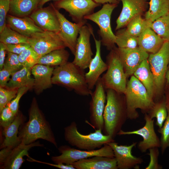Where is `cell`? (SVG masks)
<instances>
[{
	"mask_svg": "<svg viewBox=\"0 0 169 169\" xmlns=\"http://www.w3.org/2000/svg\"><path fill=\"white\" fill-rule=\"evenodd\" d=\"M29 120L20 126L18 137L20 143L30 144L39 139L47 141L58 147L50 125L39 108L34 98L28 111Z\"/></svg>",
	"mask_w": 169,
	"mask_h": 169,
	"instance_id": "obj_1",
	"label": "cell"
},
{
	"mask_svg": "<svg viewBox=\"0 0 169 169\" xmlns=\"http://www.w3.org/2000/svg\"><path fill=\"white\" fill-rule=\"evenodd\" d=\"M106 90V103L103 113L104 134L113 139L128 119L125 98L123 94L111 89Z\"/></svg>",
	"mask_w": 169,
	"mask_h": 169,
	"instance_id": "obj_2",
	"label": "cell"
},
{
	"mask_svg": "<svg viewBox=\"0 0 169 169\" xmlns=\"http://www.w3.org/2000/svg\"><path fill=\"white\" fill-rule=\"evenodd\" d=\"M84 70L72 62H67L55 67L51 80L52 84L60 85L74 90L81 96L90 95L92 92L86 83Z\"/></svg>",
	"mask_w": 169,
	"mask_h": 169,
	"instance_id": "obj_3",
	"label": "cell"
},
{
	"mask_svg": "<svg viewBox=\"0 0 169 169\" xmlns=\"http://www.w3.org/2000/svg\"><path fill=\"white\" fill-rule=\"evenodd\" d=\"M124 95L128 118L131 120H135L138 118L137 109H140L143 113L147 114L155 103L144 86L133 75L127 82Z\"/></svg>",
	"mask_w": 169,
	"mask_h": 169,
	"instance_id": "obj_4",
	"label": "cell"
},
{
	"mask_svg": "<svg viewBox=\"0 0 169 169\" xmlns=\"http://www.w3.org/2000/svg\"><path fill=\"white\" fill-rule=\"evenodd\" d=\"M102 131L100 129H96L93 132L84 135L78 131L76 123L73 121L64 128V137L66 141L72 146L80 149L93 150L115 141L110 136L103 134Z\"/></svg>",
	"mask_w": 169,
	"mask_h": 169,
	"instance_id": "obj_5",
	"label": "cell"
},
{
	"mask_svg": "<svg viewBox=\"0 0 169 169\" xmlns=\"http://www.w3.org/2000/svg\"><path fill=\"white\" fill-rule=\"evenodd\" d=\"M106 63L107 65V71L101 77L105 88L112 89L124 94L127 84V77L117 48L115 47L111 50L107 56Z\"/></svg>",
	"mask_w": 169,
	"mask_h": 169,
	"instance_id": "obj_6",
	"label": "cell"
},
{
	"mask_svg": "<svg viewBox=\"0 0 169 169\" xmlns=\"http://www.w3.org/2000/svg\"><path fill=\"white\" fill-rule=\"evenodd\" d=\"M117 4L106 3L101 8L95 13L85 16L84 19L90 20L96 23L99 27L98 33L100 37L101 44L108 50L115 47L116 36L113 33L110 25L112 13Z\"/></svg>",
	"mask_w": 169,
	"mask_h": 169,
	"instance_id": "obj_7",
	"label": "cell"
},
{
	"mask_svg": "<svg viewBox=\"0 0 169 169\" xmlns=\"http://www.w3.org/2000/svg\"><path fill=\"white\" fill-rule=\"evenodd\" d=\"M58 150L61 155L51 157L52 161L55 164H70L81 159L95 156L114 157L112 149L107 144L99 149L90 151L81 150L66 145L60 146Z\"/></svg>",
	"mask_w": 169,
	"mask_h": 169,
	"instance_id": "obj_8",
	"label": "cell"
},
{
	"mask_svg": "<svg viewBox=\"0 0 169 169\" xmlns=\"http://www.w3.org/2000/svg\"><path fill=\"white\" fill-rule=\"evenodd\" d=\"M155 82V95L161 93L165 82V75L169 64V41H165L159 50L151 54L147 59Z\"/></svg>",
	"mask_w": 169,
	"mask_h": 169,
	"instance_id": "obj_9",
	"label": "cell"
},
{
	"mask_svg": "<svg viewBox=\"0 0 169 169\" xmlns=\"http://www.w3.org/2000/svg\"><path fill=\"white\" fill-rule=\"evenodd\" d=\"M28 42L40 57L54 50L66 47L57 33L48 31L33 34L28 38Z\"/></svg>",
	"mask_w": 169,
	"mask_h": 169,
	"instance_id": "obj_10",
	"label": "cell"
},
{
	"mask_svg": "<svg viewBox=\"0 0 169 169\" xmlns=\"http://www.w3.org/2000/svg\"><path fill=\"white\" fill-rule=\"evenodd\" d=\"M105 90L100 77L96 84L95 90L90 95V124L95 129L102 131L104 127L103 113L106 101Z\"/></svg>",
	"mask_w": 169,
	"mask_h": 169,
	"instance_id": "obj_11",
	"label": "cell"
},
{
	"mask_svg": "<svg viewBox=\"0 0 169 169\" xmlns=\"http://www.w3.org/2000/svg\"><path fill=\"white\" fill-rule=\"evenodd\" d=\"M93 30L91 26L86 24L81 28L77 38L72 62L84 70L88 68L93 55L90 43Z\"/></svg>",
	"mask_w": 169,
	"mask_h": 169,
	"instance_id": "obj_12",
	"label": "cell"
},
{
	"mask_svg": "<svg viewBox=\"0 0 169 169\" xmlns=\"http://www.w3.org/2000/svg\"><path fill=\"white\" fill-rule=\"evenodd\" d=\"M58 9H63L69 14L75 23L85 20L84 17L94 12L100 4L94 0H59L54 4Z\"/></svg>",
	"mask_w": 169,
	"mask_h": 169,
	"instance_id": "obj_13",
	"label": "cell"
},
{
	"mask_svg": "<svg viewBox=\"0 0 169 169\" xmlns=\"http://www.w3.org/2000/svg\"><path fill=\"white\" fill-rule=\"evenodd\" d=\"M144 118V125L141 128L132 131H125L121 130L117 135H136L141 136L143 140L137 145L138 149L142 153L147 150L154 148H160V139L156 133L154 128V119H151L147 113H145Z\"/></svg>",
	"mask_w": 169,
	"mask_h": 169,
	"instance_id": "obj_14",
	"label": "cell"
},
{
	"mask_svg": "<svg viewBox=\"0 0 169 169\" xmlns=\"http://www.w3.org/2000/svg\"><path fill=\"white\" fill-rule=\"evenodd\" d=\"M55 11L60 24V30L58 34L74 55L75 51L78 36L81 27L86 23L85 20L78 23H73L69 21L55 8Z\"/></svg>",
	"mask_w": 169,
	"mask_h": 169,
	"instance_id": "obj_15",
	"label": "cell"
},
{
	"mask_svg": "<svg viewBox=\"0 0 169 169\" xmlns=\"http://www.w3.org/2000/svg\"><path fill=\"white\" fill-rule=\"evenodd\" d=\"M52 3L44 8H38L30 16L35 24L44 31L58 33L59 21Z\"/></svg>",
	"mask_w": 169,
	"mask_h": 169,
	"instance_id": "obj_16",
	"label": "cell"
},
{
	"mask_svg": "<svg viewBox=\"0 0 169 169\" xmlns=\"http://www.w3.org/2000/svg\"><path fill=\"white\" fill-rule=\"evenodd\" d=\"M137 143L133 142L129 145H119L117 142H111L107 143L112 149L118 169L139 168V165L142 163L143 159L132 154V150Z\"/></svg>",
	"mask_w": 169,
	"mask_h": 169,
	"instance_id": "obj_17",
	"label": "cell"
},
{
	"mask_svg": "<svg viewBox=\"0 0 169 169\" xmlns=\"http://www.w3.org/2000/svg\"><path fill=\"white\" fill-rule=\"evenodd\" d=\"M119 57L127 77L133 74L134 71L149 55L139 46L133 49L117 48Z\"/></svg>",
	"mask_w": 169,
	"mask_h": 169,
	"instance_id": "obj_18",
	"label": "cell"
},
{
	"mask_svg": "<svg viewBox=\"0 0 169 169\" xmlns=\"http://www.w3.org/2000/svg\"><path fill=\"white\" fill-rule=\"evenodd\" d=\"M122 3L121 12L116 21V30L123 28L135 16L147 10V0H120Z\"/></svg>",
	"mask_w": 169,
	"mask_h": 169,
	"instance_id": "obj_19",
	"label": "cell"
},
{
	"mask_svg": "<svg viewBox=\"0 0 169 169\" xmlns=\"http://www.w3.org/2000/svg\"><path fill=\"white\" fill-rule=\"evenodd\" d=\"M91 35L95 41L96 52L94 57L92 58L90 63L89 71L85 73L86 81L91 90L95 86L101 74L107 69V64L104 62L101 56V40L95 38L93 30Z\"/></svg>",
	"mask_w": 169,
	"mask_h": 169,
	"instance_id": "obj_20",
	"label": "cell"
},
{
	"mask_svg": "<svg viewBox=\"0 0 169 169\" xmlns=\"http://www.w3.org/2000/svg\"><path fill=\"white\" fill-rule=\"evenodd\" d=\"M43 146L39 141L27 145L20 143L11 150L2 165L0 166V169H19L24 161V156L28 155V151L31 148Z\"/></svg>",
	"mask_w": 169,
	"mask_h": 169,
	"instance_id": "obj_21",
	"label": "cell"
},
{
	"mask_svg": "<svg viewBox=\"0 0 169 169\" xmlns=\"http://www.w3.org/2000/svg\"><path fill=\"white\" fill-rule=\"evenodd\" d=\"M6 22L11 29L28 38L35 33L44 31L30 17H18L8 14Z\"/></svg>",
	"mask_w": 169,
	"mask_h": 169,
	"instance_id": "obj_22",
	"label": "cell"
},
{
	"mask_svg": "<svg viewBox=\"0 0 169 169\" xmlns=\"http://www.w3.org/2000/svg\"><path fill=\"white\" fill-rule=\"evenodd\" d=\"M54 68L49 66L37 64L31 69L34 82L33 88L37 94L52 87L51 78Z\"/></svg>",
	"mask_w": 169,
	"mask_h": 169,
	"instance_id": "obj_23",
	"label": "cell"
},
{
	"mask_svg": "<svg viewBox=\"0 0 169 169\" xmlns=\"http://www.w3.org/2000/svg\"><path fill=\"white\" fill-rule=\"evenodd\" d=\"M26 120L25 116L18 110L13 121L3 128L2 133L4 138L0 145V149L6 147L13 148L20 143L18 137L19 129Z\"/></svg>",
	"mask_w": 169,
	"mask_h": 169,
	"instance_id": "obj_24",
	"label": "cell"
},
{
	"mask_svg": "<svg viewBox=\"0 0 169 169\" xmlns=\"http://www.w3.org/2000/svg\"><path fill=\"white\" fill-rule=\"evenodd\" d=\"M71 164L76 169H118L115 157L95 156L84 159Z\"/></svg>",
	"mask_w": 169,
	"mask_h": 169,
	"instance_id": "obj_25",
	"label": "cell"
},
{
	"mask_svg": "<svg viewBox=\"0 0 169 169\" xmlns=\"http://www.w3.org/2000/svg\"><path fill=\"white\" fill-rule=\"evenodd\" d=\"M164 42L149 26L146 27L138 37V46L151 54L158 52Z\"/></svg>",
	"mask_w": 169,
	"mask_h": 169,
	"instance_id": "obj_26",
	"label": "cell"
},
{
	"mask_svg": "<svg viewBox=\"0 0 169 169\" xmlns=\"http://www.w3.org/2000/svg\"><path fill=\"white\" fill-rule=\"evenodd\" d=\"M133 75L144 86L150 96L154 100L155 95L154 80L147 59L142 62Z\"/></svg>",
	"mask_w": 169,
	"mask_h": 169,
	"instance_id": "obj_27",
	"label": "cell"
},
{
	"mask_svg": "<svg viewBox=\"0 0 169 169\" xmlns=\"http://www.w3.org/2000/svg\"><path fill=\"white\" fill-rule=\"evenodd\" d=\"M41 0H12L9 12L11 15L23 17L30 15L38 7Z\"/></svg>",
	"mask_w": 169,
	"mask_h": 169,
	"instance_id": "obj_28",
	"label": "cell"
},
{
	"mask_svg": "<svg viewBox=\"0 0 169 169\" xmlns=\"http://www.w3.org/2000/svg\"><path fill=\"white\" fill-rule=\"evenodd\" d=\"M31 68L23 67L13 73L5 87L11 89H18L23 87L30 89L33 88L34 79L31 76Z\"/></svg>",
	"mask_w": 169,
	"mask_h": 169,
	"instance_id": "obj_29",
	"label": "cell"
},
{
	"mask_svg": "<svg viewBox=\"0 0 169 169\" xmlns=\"http://www.w3.org/2000/svg\"><path fill=\"white\" fill-rule=\"evenodd\" d=\"M65 48L54 50L41 56L37 64L53 67L64 64L68 61L69 56V53Z\"/></svg>",
	"mask_w": 169,
	"mask_h": 169,
	"instance_id": "obj_30",
	"label": "cell"
},
{
	"mask_svg": "<svg viewBox=\"0 0 169 169\" xmlns=\"http://www.w3.org/2000/svg\"><path fill=\"white\" fill-rule=\"evenodd\" d=\"M149 8L145 15V18L151 22L169 13V0H150Z\"/></svg>",
	"mask_w": 169,
	"mask_h": 169,
	"instance_id": "obj_31",
	"label": "cell"
},
{
	"mask_svg": "<svg viewBox=\"0 0 169 169\" xmlns=\"http://www.w3.org/2000/svg\"><path fill=\"white\" fill-rule=\"evenodd\" d=\"M117 30L115 34L116 38L115 44L118 48L133 49L138 47V37L130 34L125 28H122Z\"/></svg>",
	"mask_w": 169,
	"mask_h": 169,
	"instance_id": "obj_32",
	"label": "cell"
},
{
	"mask_svg": "<svg viewBox=\"0 0 169 169\" xmlns=\"http://www.w3.org/2000/svg\"><path fill=\"white\" fill-rule=\"evenodd\" d=\"M147 114L151 119L156 118V125L158 128H161L168 116L165 98L155 102L152 108Z\"/></svg>",
	"mask_w": 169,
	"mask_h": 169,
	"instance_id": "obj_33",
	"label": "cell"
},
{
	"mask_svg": "<svg viewBox=\"0 0 169 169\" xmlns=\"http://www.w3.org/2000/svg\"><path fill=\"white\" fill-rule=\"evenodd\" d=\"M28 38L13 30L7 25L0 33V42L4 44L28 43Z\"/></svg>",
	"mask_w": 169,
	"mask_h": 169,
	"instance_id": "obj_34",
	"label": "cell"
},
{
	"mask_svg": "<svg viewBox=\"0 0 169 169\" xmlns=\"http://www.w3.org/2000/svg\"><path fill=\"white\" fill-rule=\"evenodd\" d=\"M151 22L143 19L142 15H138L132 19L126 26V31L132 36L138 37Z\"/></svg>",
	"mask_w": 169,
	"mask_h": 169,
	"instance_id": "obj_35",
	"label": "cell"
},
{
	"mask_svg": "<svg viewBox=\"0 0 169 169\" xmlns=\"http://www.w3.org/2000/svg\"><path fill=\"white\" fill-rule=\"evenodd\" d=\"M150 27L164 41H169V13L151 23Z\"/></svg>",
	"mask_w": 169,
	"mask_h": 169,
	"instance_id": "obj_36",
	"label": "cell"
},
{
	"mask_svg": "<svg viewBox=\"0 0 169 169\" xmlns=\"http://www.w3.org/2000/svg\"><path fill=\"white\" fill-rule=\"evenodd\" d=\"M40 57L31 47L18 55L19 60L23 66L31 69L38 64Z\"/></svg>",
	"mask_w": 169,
	"mask_h": 169,
	"instance_id": "obj_37",
	"label": "cell"
},
{
	"mask_svg": "<svg viewBox=\"0 0 169 169\" xmlns=\"http://www.w3.org/2000/svg\"><path fill=\"white\" fill-rule=\"evenodd\" d=\"M18 89L0 87V112L16 97Z\"/></svg>",
	"mask_w": 169,
	"mask_h": 169,
	"instance_id": "obj_38",
	"label": "cell"
},
{
	"mask_svg": "<svg viewBox=\"0 0 169 169\" xmlns=\"http://www.w3.org/2000/svg\"><path fill=\"white\" fill-rule=\"evenodd\" d=\"M7 52V56L5 59L3 68L10 71L12 74L21 69L23 66L19 60L18 55Z\"/></svg>",
	"mask_w": 169,
	"mask_h": 169,
	"instance_id": "obj_39",
	"label": "cell"
},
{
	"mask_svg": "<svg viewBox=\"0 0 169 169\" xmlns=\"http://www.w3.org/2000/svg\"><path fill=\"white\" fill-rule=\"evenodd\" d=\"M158 132L161 134L160 139L161 153L163 155L166 149L169 147V115L162 127L158 128Z\"/></svg>",
	"mask_w": 169,
	"mask_h": 169,
	"instance_id": "obj_40",
	"label": "cell"
},
{
	"mask_svg": "<svg viewBox=\"0 0 169 169\" xmlns=\"http://www.w3.org/2000/svg\"><path fill=\"white\" fill-rule=\"evenodd\" d=\"M0 125L4 128L10 125L14 120L15 115L7 105L0 112Z\"/></svg>",
	"mask_w": 169,
	"mask_h": 169,
	"instance_id": "obj_41",
	"label": "cell"
},
{
	"mask_svg": "<svg viewBox=\"0 0 169 169\" xmlns=\"http://www.w3.org/2000/svg\"><path fill=\"white\" fill-rule=\"evenodd\" d=\"M10 0H0V33L7 25V17L10 8Z\"/></svg>",
	"mask_w": 169,
	"mask_h": 169,
	"instance_id": "obj_42",
	"label": "cell"
},
{
	"mask_svg": "<svg viewBox=\"0 0 169 169\" xmlns=\"http://www.w3.org/2000/svg\"><path fill=\"white\" fill-rule=\"evenodd\" d=\"M158 147H154L149 149V153L147 154L150 156V162L146 169H161L162 167L158 163V159L159 151Z\"/></svg>",
	"mask_w": 169,
	"mask_h": 169,
	"instance_id": "obj_43",
	"label": "cell"
},
{
	"mask_svg": "<svg viewBox=\"0 0 169 169\" xmlns=\"http://www.w3.org/2000/svg\"><path fill=\"white\" fill-rule=\"evenodd\" d=\"M30 89L28 87H23L19 88L16 97L8 105L15 114L16 115L18 111L19 103L22 96Z\"/></svg>",
	"mask_w": 169,
	"mask_h": 169,
	"instance_id": "obj_44",
	"label": "cell"
},
{
	"mask_svg": "<svg viewBox=\"0 0 169 169\" xmlns=\"http://www.w3.org/2000/svg\"><path fill=\"white\" fill-rule=\"evenodd\" d=\"M4 44L7 52H11L18 55L24 50L31 47L28 43H25Z\"/></svg>",
	"mask_w": 169,
	"mask_h": 169,
	"instance_id": "obj_45",
	"label": "cell"
},
{
	"mask_svg": "<svg viewBox=\"0 0 169 169\" xmlns=\"http://www.w3.org/2000/svg\"><path fill=\"white\" fill-rule=\"evenodd\" d=\"M12 74V73L10 71L4 68L0 70V87H5L6 86Z\"/></svg>",
	"mask_w": 169,
	"mask_h": 169,
	"instance_id": "obj_46",
	"label": "cell"
},
{
	"mask_svg": "<svg viewBox=\"0 0 169 169\" xmlns=\"http://www.w3.org/2000/svg\"><path fill=\"white\" fill-rule=\"evenodd\" d=\"M7 52L4 44L0 42V70L3 68Z\"/></svg>",
	"mask_w": 169,
	"mask_h": 169,
	"instance_id": "obj_47",
	"label": "cell"
},
{
	"mask_svg": "<svg viewBox=\"0 0 169 169\" xmlns=\"http://www.w3.org/2000/svg\"><path fill=\"white\" fill-rule=\"evenodd\" d=\"M96 3L101 4H104L106 3L110 4H117L119 3L120 0H94Z\"/></svg>",
	"mask_w": 169,
	"mask_h": 169,
	"instance_id": "obj_48",
	"label": "cell"
},
{
	"mask_svg": "<svg viewBox=\"0 0 169 169\" xmlns=\"http://www.w3.org/2000/svg\"><path fill=\"white\" fill-rule=\"evenodd\" d=\"M165 82L166 85L167 86H169V64L166 74Z\"/></svg>",
	"mask_w": 169,
	"mask_h": 169,
	"instance_id": "obj_49",
	"label": "cell"
},
{
	"mask_svg": "<svg viewBox=\"0 0 169 169\" xmlns=\"http://www.w3.org/2000/svg\"><path fill=\"white\" fill-rule=\"evenodd\" d=\"M165 101L168 115H169V93L167 95L165 98Z\"/></svg>",
	"mask_w": 169,
	"mask_h": 169,
	"instance_id": "obj_50",
	"label": "cell"
},
{
	"mask_svg": "<svg viewBox=\"0 0 169 169\" xmlns=\"http://www.w3.org/2000/svg\"><path fill=\"white\" fill-rule=\"evenodd\" d=\"M51 0L58 1L59 0H41L40 3L38 8H42L43 6L47 2Z\"/></svg>",
	"mask_w": 169,
	"mask_h": 169,
	"instance_id": "obj_51",
	"label": "cell"
},
{
	"mask_svg": "<svg viewBox=\"0 0 169 169\" xmlns=\"http://www.w3.org/2000/svg\"><path fill=\"white\" fill-rule=\"evenodd\" d=\"M10 0V1H12V0Z\"/></svg>",
	"mask_w": 169,
	"mask_h": 169,
	"instance_id": "obj_52",
	"label": "cell"
}]
</instances>
